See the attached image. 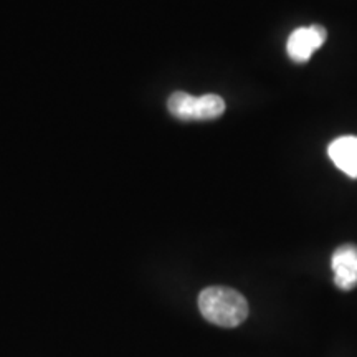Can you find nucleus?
<instances>
[{
  "mask_svg": "<svg viewBox=\"0 0 357 357\" xmlns=\"http://www.w3.org/2000/svg\"><path fill=\"white\" fill-rule=\"evenodd\" d=\"M199 310L208 323L220 328H236L247 319L248 303L235 289L208 287L199 294Z\"/></svg>",
  "mask_w": 357,
  "mask_h": 357,
  "instance_id": "nucleus-1",
  "label": "nucleus"
},
{
  "mask_svg": "<svg viewBox=\"0 0 357 357\" xmlns=\"http://www.w3.org/2000/svg\"><path fill=\"white\" fill-rule=\"evenodd\" d=\"M167 108L174 118L182 121H208L225 113V101L218 95L192 96L189 93L177 91L169 98Z\"/></svg>",
  "mask_w": 357,
  "mask_h": 357,
  "instance_id": "nucleus-2",
  "label": "nucleus"
},
{
  "mask_svg": "<svg viewBox=\"0 0 357 357\" xmlns=\"http://www.w3.org/2000/svg\"><path fill=\"white\" fill-rule=\"evenodd\" d=\"M328 38V32L323 25L300 26L291 32L287 43L288 56L296 63H306L312 53L323 47Z\"/></svg>",
  "mask_w": 357,
  "mask_h": 357,
  "instance_id": "nucleus-3",
  "label": "nucleus"
},
{
  "mask_svg": "<svg viewBox=\"0 0 357 357\" xmlns=\"http://www.w3.org/2000/svg\"><path fill=\"white\" fill-rule=\"evenodd\" d=\"M331 268L334 271V283L339 289L357 287V247L356 245H341L333 253Z\"/></svg>",
  "mask_w": 357,
  "mask_h": 357,
  "instance_id": "nucleus-4",
  "label": "nucleus"
},
{
  "mask_svg": "<svg viewBox=\"0 0 357 357\" xmlns=\"http://www.w3.org/2000/svg\"><path fill=\"white\" fill-rule=\"evenodd\" d=\"M334 166L352 178H357V136H342L328 147Z\"/></svg>",
  "mask_w": 357,
  "mask_h": 357,
  "instance_id": "nucleus-5",
  "label": "nucleus"
}]
</instances>
